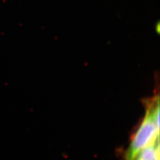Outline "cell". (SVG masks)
Here are the masks:
<instances>
[{"label": "cell", "mask_w": 160, "mask_h": 160, "mask_svg": "<svg viewBox=\"0 0 160 160\" xmlns=\"http://www.w3.org/2000/svg\"><path fill=\"white\" fill-rule=\"evenodd\" d=\"M149 103L145 117L126 153V160H133L139 152L159 143V96Z\"/></svg>", "instance_id": "cell-1"}, {"label": "cell", "mask_w": 160, "mask_h": 160, "mask_svg": "<svg viewBox=\"0 0 160 160\" xmlns=\"http://www.w3.org/2000/svg\"><path fill=\"white\" fill-rule=\"evenodd\" d=\"M133 160H159V143L144 149Z\"/></svg>", "instance_id": "cell-2"}]
</instances>
